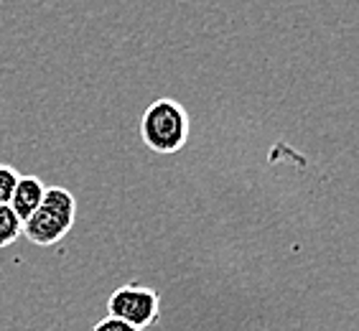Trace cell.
Masks as SVG:
<instances>
[{"label": "cell", "instance_id": "6da1fadb", "mask_svg": "<svg viewBox=\"0 0 359 331\" xmlns=\"http://www.w3.org/2000/svg\"><path fill=\"white\" fill-rule=\"evenodd\" d=\"M191 135V118L187 107L171 97H158L148 104L140 118V140L145 148L158 156H173L189 143Z\"/></svg>", "mask_w": 359, "mask_h": 331}, {"label": "cell", "instance_id": "7a4b0ae2", "mask_svg": "<svg viewBox=\"0 0 359 331\" xmlns=\"http://www.w3.org/2000/svg\"><path fill=\"white\" fill-rule=\"evenodd\" d=\"M76 217V199L74 194L62 187H51L43 194L41 204L26 222H23L21 232L34 242V245H56L64 240V235L74 227Z\"/></svg>", "mask_w": 359, "mask_h": 331}, {"label": "cell", "instance_id": "3957f363", "mask_svg": "<svg viewBox=\"0 0 359 331\" xmlns=\"http://www.w3.org/2000/svg\"><path fill=\"white\" fill-rule=\"evenodd\" d=\"M112 318H120L125 324L143 329L158 318V293L143 285H123L107 301Z\"/></svg>", "mask_w": 359, "mask_h": 331}, {"label": "cell", "instance_id": "277c9868", "mask_svg": "<svg viewBox=\"0 0 359 331\" xmlns=\"http://www.w3.org/2000/svg\"><path fill=\"white\" fill-rule=\"evenodd\" d=\"M43 194H46V187H43L41 179H36V176H18V184H15L8 207L13 209V214L18 219L26 222L39 209Z\"/></svg>", "mask_w": 359, "mask_h": 331}, {"label": "cell", "instance_id": "5b68a950", "mask_svg": "<svg viewBox=\"0 0 359 331\" xmlns=\"http://www.w3.org/2000/svg\"><path fill=\"white\" fill-rule=\"evenodd\" d=\"M23 222L13 214V209L8 204H0V248H8L13 245L18 237H21Z\"/></svg>", "mask_w": 359, "mask_h": 331}, {"label": "cell", "instance_id": "8992f818", "mask_svg": "<svg viewBox=\"0 0 359 331\" xmlns=\"http://www.w3.org/2000/svg\"><path fill=\"white\" fill-rule=\"evenodd\" d=\"M18 176H21V173L15 171L13 166L0 163V204H8V201H11L15 184H18Z\"/></svg>", "mask_w": 359, "mask_h": 331}, {"label": "cell", "instance_id": "52a82bcc", "mask_svg": "<svg viewBox=\"0 0 359 331\" xmlns=\"http://www.w3.org/2000/svg\"><path fill=\"white\" fill-rule=\"evenodd\" d=\"M95 331H140V329H135V326H130V324H125V321H120V318L107 316L104 321H100V324L95 326Z\"/></svg>", "mask_w": 359, "mask_h": 331}]
</instances>
